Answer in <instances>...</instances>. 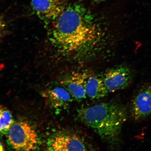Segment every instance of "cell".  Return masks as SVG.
<instances>
[{"label":"cell","mask_w":151,"mask_h":151,"mask_svg":"<svg viewBox=\"0 0 151 151\" xmlns=\"http://www.w3.org/2000/svg\"><path fill=\"white\" fill-rule=\"evenodd\" d=\"M54 22L50 40L64 55L87 52L101 39V30L93 15L77 2L67 5Z\"/></svg>","instance_id":"6da1fadb"},{"label":"cell","mask_w":151,"mask_h":151,"mask_svg":"<svg viewBox=\"0 0 151 151\" xmlns=\"http://www.w3.org/2000/svg\"><path fill=\"white\" fill-rule=\"evenodd\" d=\"M127 117L125 107L114 101L78 109L77 114L81 122L112 145L117 144L119 141Z\"/></svg>","instance_id":"7a4b0ae2"},{"label":"cell","mask_w":151,"mask_h":151,"mask_svg":"<svg viewBox=\"0 0 151 151\" xmlns=\"http://www.w3.org/2000/svg\"><path fill=\"white\" fill-rule=\"evenodd\" d=\"M6 135L7 144L13 150H33L38 147L39 138L37 132L27 122L19 121L14 122Z\"/></svg>","instance_id":"3957f363"},{"label":"cell","mask_w":151,"mask_h":151,"mask_svg":"<svg viewBox=\"0 0 151 151\" xmlns=\"http://www.w3.org/2000/svg\"><path fill=\"white\" fill-rule=\"evenodd\" d=\"M47 148L49 151H86L90 148L77 134L68 131H61L49 138Z\"/></svg>","instance_id":"277c9868"},{"label":"cell","mask_w":151,"mask_h":151,"mask_svg":"<svg viewBox=\"0 0 151 151\" xmlns=\"http://www.w3.org/2000/svg\"><path fill=\"white\" fill-rule=\"evenodd\" d=\"M109 92H114L127 88L133 78L132 69L126 65H120L106 71L101 76Z\"/></svg>","instance_id":"5b68a950"},{"label":"cell","mask_w":151,"mask_h":151,"mask_svg":"<svg viewBox=\"0 0 151 151\" xmlns=\"http://www.w3.org/2000/svg\"><path fill=\"white\" fill-rule=\"evenodd\" d=\"M90 73L86 70L70 71L62 77L60 84L68 91L73 99L82 101L87 97L85 87Z\"/></svg>","instance_id":"8992f818"},{"label":"cell","mask_w":151,"mask_h":151,"mask_svg":"<svg viewBox=\"0 0 151 151\" xmlns=\"http://www.w3.org/2000/svg\"><path fill=\"white\" fill-rule=\"evenodd\" d=\"M130 113L132 118L140 121L151 115V85L141 86L132 100Z\"/></svg>","instance_id":"52a82bcc"},{"label":"cell","mask_w":151,"mask_h":151,"mask_svg":"<svg viewBox=\"0 0 151 151\" xmlns=\"http://www.w3.org/2000/svg\"><path fill=\"white\" fill-rule=\"evenodd\" d=\"M31 5L39 18L47 23L54 21L67 6L65 0H31Z\"/></svg>","instance_id":"ba28073f"},{"label":"cell","mask_w":151,"mask_h":151,"mask_svg":"<svg viewBox=\"0 0 151 151\" xmlns=\"http://www.w3.org/2000/svg\"><path fill=\"white\" fill-rule=\"evenodd\" d=\"M42 96L49 106L56 112H61L67 109L73 99L61 84L52 86L45 90L42 93Z\"/></svg>","instance_id":"9c48e42d"},{"label":"cell","mask_w":151,"mask_h":151,"mask_svg":"<svg viewBox=\"0 0 151 151\" xmlns=\"http://www.w3.org/2000/svg\"><path fill=\"white\" fill-rule=\"evenodd\" d=\"M85 91L86 97L92 99H99L109 93L101 76L90 73L87 79Z\"/></svg>","instance_id":"30bf717a"},{"label":"cell","mask_w":151,"mask_h":151,"mask_svg":"<svg viewBox=\"0 0 151 151\" xmlns=\"http://www.w3.org/2000/svg\"><path fill=\"white\" fill-rule=\"evenodd\" d=\"M14 122L12 114L5 107H0V134H7Z\"/></svg>","instance_id":"8fae6325"},{"label":"cell","mask_w":151,"mask_h":151,"mask_svg":"<svg viewBox=\"0 0 151 151\" xmlns=\"http://www.w3.org/2000/svg\"><path fill=\"white\" fill-rule=\"evenodd\" d=\"M6 24L3 17L0 16V39L4 36L6 32Z\"/></svg>","instance_id":"7c38bea8"},{"label":"cell","mask_w":151,"mask_h":151,"mask_svg":"<svg viewBox=\"0 0 151 151\" xmlns=\"http://www.w3.org/2000/svg\"><path fill=\"white\" fill-rule=\"evenodd\" d=\"M4 150H5L3 144H2L1 141L0 140V151Z\"/></svg>","instance_id":"4fadbf2b"},{"label":"cell","mask_w":151,"mask_h":151,"mask_svg":"<svg viewBox=\"0 0 151 151\" xmlns=\"http://www.w3.org/2000/svg\"><path fill=\"white\" fill-rule=\"evenodd\" d=\"M94 2L97 3H99L101 2L104 1L106 0H93Z\"/></svg>","instance_id":"5bb4252c"}]
</instances>
